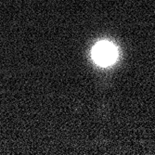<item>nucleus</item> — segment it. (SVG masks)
Segmentation results:
<instances>
[{
  "label": "nucleus",
  "mask_w": 155,
  "mask_h": 155,
  "mask_svg": "<svg viewBox=\"0 0 155 155\" xmlns=\"http://www.w3.org/2000/svg\"><path fill=\"white\" fill-rule=\"evenodd\" d=\"M117 56L115 48L110 43H101L97 44L94 47L92 51V57L94 61L101 66H107L112 63Z\"/></svg>",
  "instance_id": "obj_1"
}]
</instances>
